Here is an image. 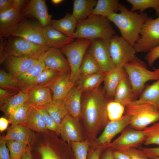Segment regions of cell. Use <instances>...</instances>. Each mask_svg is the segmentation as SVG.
Instances as JSON below:
<instances>
[{"mask_svg":"<svg viewBox=\"0 0 159 159\" xmlns=\"http://www.w3.org/2000/svg\"><path fill=\"white\" fill-rule=\"evenodd\" d=\"M145 138L143 130H128L123 132L107 148L116 150L122 148L136 147L137 146L143 143Z\"/></svg>","mask_w":159,"mask_h":159,"instance_id":"obj_15","label":"cell"},{"mask_svg":"<svg viewBox=\"0 0 159 159\" xmlns=\"http://www.w3.org/2000/svg\"><path fill=\"white\" fill-rule=\"evenodd\" d=\"M85 93L82 103V115L88 135L93 138L109 121L108 102L98 90Z\"/></svg>","mask_w":159,"mask_h":159,"instance_id":"obj_1","label":"cell"},{"mask_svg":"<svg viewBox=\"0 0 159 159\" xmlns=\"http://www.w3.org/2000/svg\"><path fill=\"white\" fill-rule=\"evenodd\" d=\"M113 150L109 148L102 155L101 159H114L112 155Z\"/></svg>","mask_w":159,"mask_h":159,"instance_id":"obj_56","label":"cell"},{"mask_svg":"<svg viewBox=\"0 0 159 159\" xmlns=\"http://www.w3.org/2000/svg\"><path fill=\"white\" fill-rule=\"evenodd\" d=\"M82 92L77 85H75L63 100L68 114L77 120L82 115L81 97Z\"/></svg>","mask_w":159,"mask_h":159,"instance_id":"obj_21","label":"cell"},{"mask_svg":"<svg viewBox=\"0 0 159 159\" xmlns=\"http://www.w3.org/2000/svg\"><path fill=\"white\" fill-rule=\"evenodd\" d=\"M28 92L21 90L4 103L0 104V110L8 117L13 110L29 100Z\"/></svg>","mask_w":159,"mask_h":159,"instance_id":"obj_35","label":"cell"},{"mask_svg":"<svg viewBox=\"0 0 159 159\" xmlns=\"http://www.w3.org/2000/svg\"><path fill=\"white\" fill-rule=\"evenodd\" d=\"M34 133L24 125L11 124L5 136L6 140H11L29 144L34 138Z\"/></svg>","mask_w":159,"mask_h":159,"instance_id":"obj_25","label":"cell"},{"mask_svg":"<svg viewBox=\"0 0 159 159\" xmlns=\"http://www.w3.org/2000/svg\"><path fill=\"white\" fill-rule=\"evenodd\" d=\"M6 145L9 151L11 159H21L30 146L27 143L14 140H6Z\"/></svg>","mask_w":159,"mask_h":159,"instance_id":"obj_38","label":"cell"},{"mask_svg":"<svg viewBox=\"0 0 159 159\" xmlns=\"http://www.w3.org/2000/svg\"><path fill=\"white\" fill-rule=\"evenodd\" d=\"M130 116L125 115L117 120L109 121L102 132L96 140V143L98 145L97 147L107 148L115 136L130 124Z\"/></svg>","mask_w":159,"mask_h":159,"instance_id":"obj_12","label":"cell"},{"mask_svg":"<svg viewBox=\"0 0 159 159\" xmlns=\"http://www.w3.org/2000/svg\"><path fill=\"white\" fill-rule=\"evenodd\" d=\"M142 130L145 136L143 142L145 145H159V120Z\"/></svg>","mask_w":159,"mask_h":159,"instance_id":"obj_40","label":"cell"},{"mask_svg":"<svg viewBox=\"0 0 159 159\" xmlns=\"http://www.w3.org/2000/svg\"><path fill=\"white\" fill-rule=\"evenodd\" d=\"M133 102L137 103H150L159 110V79L147 86L140 94L138 99Z\"/></svg>","mask_w":159,"mask_h":159,"instance_id":"obj_29","label":"cell"},{"mask_svg":"<svg viewBox=\"0 0 159 159\" xmlns=\"http://www.w3.org/2000/svg\"><path fill=\"white\" fill-rule=\"evenodd\" d=\"M9 73L12 78L24 73L34 65L38 60L25 56H8L6 59Z\"/></svg>","mask_w":159,"mask_h":159,"instance_id":"obj_18","label":"cell"},{"mask_svg":"<svg viewBox=\"0 0 159 159\" xmlns=\"http://www.w3.org/2000/svg\"><path fill=\"white\" fill-rule=\"evenodd\" d=\"M13 0H0V14L13 8Z\"/></svg>","mask_w":159,"mask_h":159,"instance_id":"obj_52","label":"cell"},{"mask_svg":"<svg viewBox=\"0 0 159 159\" xmlns=\"http://www.w3.org/2000/svg\"><path fill=\"white\" fill-rule=\"evenodd\" d=\"M33 107L28 100L12 110L8 116L9 123L25 125Z\"/></svg>","mask_w":159,"mask_h":159,"instance_id":"obj_31","label":"cell"},{"mask_svg":"<svg viewBox=\"0 0 159 159\" xmlns=\"http://www.w3.org/2000/svg\"><path fill=\"white\" fill-rule=\"evenodd\" d=\"M127 154L131 159H150L140 149L132 147L116 150Z\"/></svg>","mask_w":159,"mask_h":159,"instance_id":"obj_45","label":"cell"},{"mask_svg":"<svg viewBox=\"0 0 159 159\" xmlns=\"http://www.w3.org/2000/svg\"><path fill=\"white\" fill-rule=\"evenodd\" d=\"M60 72L46 67L44 70L31 83L27 89H30L39 87H46Z\"/></svg>","mask_w":159,"mask_h":159,"instance_id":"obj_36","label":"cell"},{"mask_svg":"<svg viewBox=\"0 0 159 159\" xmlns=\"http://www.w3.org/2000/svg\"><path fill=\"white\" fill-rule=\"evenodd\" d=\"M24 18L21 12L12 8L0 14V39L7 34Z\"/></svg>","mask_w":159,"mask_h":159,"instance_id":"obj_22","label":"cell"},{"mask_svg":"<svg viewBox=\"0 0 159 159\" xmlns=\"http://www.w3.org/2000/svg\"><path fill=\"white\" fill-rule=\"evenodd\" d=\"M38 152L40 159H65L50 146H42L39 148Z\"/></svg>","mask_w":159,"mask_h":159,"instance_id":"obj_44","label":"cell"},{"mask_svg":"<svg viewBox=\"0 0 159 159\" xmlns=\"http://www.w3.org/2000/svg\"><path fill=\"white\" fill-rule=\"evenodd\" d=\"M104 148L99 147L89 150L87 159H100L101 154Z\"/></svg>","mask_w":159,"mask_h":159,"instance_id":"obj_51","label":"cell"},{"mask_svg":"<svg viewBox=\"0 0 159 159\" xmlns=\"http://www.w3.org/2000/svg\"><path fill=\"white\" fill-rule=\"evenodd\" d=\"M26 1L25 0H13V8L21 12Z\"/></svg>","mask_w":159,"mask_h":159,"instance_id":"obj_54","label":"cell"},{"mask_svg":"<svg viewBox=\"0 0 159 159\" xmlns=\"http://www.w3.org/2000/svg\"><path fill=\"white\" fill-rule=\"evenodd\" d=\"M78 120L68 114L63 119L59 125L58 132L64 140L70 142L83 141Z\"/></svg>","mask_w":159,"mask_h":159,"instance_id":"obj_17","label":"cell"},{"mask_svg":"<svg viewBox=\"0 0 159 159\" xmlns=\"http://www.w3.org/2000/svg\"><path fill=\"white\" fill-rule=\"evenodd\" d=\"M125 107L113 100L108 102L107 111L109 121H114L120 119L125 111Z\"/></svg>","mask_w":159,"mask_h":159,"instance_id":"obj_41","label":"cell"},{"mask_svg":"<svg viewBox=\"0 0 159 159\" xmlns=\"http://www.w3.org/2000/svg\"><path fill=\"white\" fill-rule=\"evenodd\" d=\"M70 70L59 73L46 87L52 92L53 101L63 100L76 83L71 79Z\"/></svg>","mask_w":159,"mask_h":159,"instance_id":"obj_13","label":"cell"},{"mask_svg":"<svg viewBox=\"0 0 159 159\" xmlns=\"http://www.w3.org/2000/svg\"><path fill=\"white\" fill-rule=\"evenodd\" d=\"M91 43V41L87 39H77L60 49L69 65L71 79L76 84L80 77L81 62Z\"/></svg>","mask_w":159,"mask_h":159,"instance_id":"obj_7","label":"cell"},{"mask_svg":"<svg viewBox=\"0 0 159 159\" xmlns=\"http://www.w3.org/2000/svg\"><path fill=\"white\" fill-rule=\"evenodd\" d=\"M125 114L130 116V125L135 129L142 130L159 120V110L149 103L133 102L125 107Z\"/></svg>","mask_w":159,"mask_h":159,"instance_id":"obj_5","label":"cell"},{"mask_svg":"<svg viewBox=\"0 0 159 159\" xmlns=\"http://www.w3.org/2000/svg\"><path fill=\"white\" fill-rule=\"evenodd\" d=\"M75 159H87L89 142L87 140L70 142Z\"/></svg>","mask_w":159,"mask_h":159,"instance_id":"obj_42","label":"cell"},{"mask_svg":"<svg viewBox=\"0 0 159 159\" xmlns=\"http://www.w3.org/2000/svg\"><path fill=\"white\" fill-rule=\"evenodd\" d=\"M140 149L150 159L159 157V146L153 148H142Z\"/></svg>","mask_w":159,"mask_h":159,"instance_id":"obj_50","label":"cell"},{"mask_svg":"<svg viewBox=\"0 0 159 159\" xmlns=\"http://www.w3.org/2000/svg\"><path fill=\"white\" fill-rule=\"evenodd\" d=\"M159 58V45L153 49L146 54L145 59L150 66Z\"/></svg>","mask_w":159,"mask_h":159,"instance_id":"obj_48","label":"cell"},{"mask_svg":"<svg viewBox=\"0 0 159 159\" xmlns=\"http://www.w3.org/2000/svg\"><path fill=\"white\" fill-rule=\"evenodd\" d=\"M39 108L44 109L54 122L59 125L68 114L63 100L53 101L51 103Z\"/></svg>","mask_w":159,"mask_h":159,"instance_id":"obj_32","label":"cell"},{"mask_svg":"<svg viewBox=\"0 0 159 159\" xmlns=\"http://www.w3.org/2000/svg\"><path fill=\"white\" fill-rule=\"evenodd\" d=\"M25 125L31 130L36 131L44 132L47 130L42 114L39 108L34 107Z\"/></svg>","mask_w":159,"mask_h":159,"instance_id":"obj_34","label":"cell"},{"mask_svg":"<svg viewBox=\"0 0 159 159\" xmlns=\"http://www.w3.org/2000/svg\"><path fill=\"white\" fill-rule=\"evenodd\" d=\"M119 13H114L107 18L118 28L121 37L134 46L139 39L142 28L147 19V14L129 10L120 4Z\"/></svg>","mask_w":159,"mask_h":159,"instance_id":"obj_2","label":"cell"},{"mask_svg":"<svg viewBox=\"0 0 159 159\" xmlns=\"http://www.w3.org/2000/svg\"><path fill=\"white\" fill-rule=\"evenodd\" d=\"M20 37L30 42L47 47L44 37L43 28L39 23L27 21L20 22L9 32L6 37Z\"/></svg>","mask_w":159,"mask_h":159,"instance_id":"obj_10","label":"cell"},{"mask_svg":"<svg viewBox=\"0 0 159 159\" xmlns=\"http://www.w3.org/2000/svg\"><path fill=\"white\" fill-rule=\"evenodd\" d=\"M154 71L159 75V68L156 69L153 68Z\"/></svg>","mask_w":159,"mask_h":159,"instance_id":"obj_59","label":"cell"},{"mask_svg":"<svg viewBox=\"0 0 159 159\" xmlns=\"http://www.w3.org/2000/svg\"><path fill=\"white\" fill-rule=\"evenodd\" d=\"M112 155L114 159H131L127 154L119 150H113Z\"/></svg>","mask_w":159,"mask_h":159,"instance_id":"obj_53","label":"cell"},{"mask_svg":"<svg viewBox=\"0 0 159 159\" xmlns=\"http://www.w3.org/2000/svg\"><path fill=\"white\" fill-rule=\"evenodd\" d=\"M6 140L5 137L0 138V159H11L9 151L6 145Z\"/></svg>","mask_w":159,"mask_h":159,"instance_id":"obj_47","label":"cell"},{"mask_svg":"<svg viewBox=\"0 0 159 159\" xmlns=\"http://www.w3.org/2000/svg\"><path fill=\"white\" fill-rule=\"evenodd\" d=\"M126 74L123 67H116L106 73L103 81L104 90L107 97H114L120 81Z\"/></svg>","mask_w":159,"mask_h":159,"instance_id":"obj_24","label":"cell"},{"mask_svg":"<svg viewBox=\"0 0 159 159\" xmlns=\"http://www.w3.org/2000/svg\"><path fill=\"white\" fill-rule=\"evenodd\" d=\"M38 108L43 116L47 130L58 132L59 125L54 122L44 109L42 108Z\"/></svg>","mask_w":159,"mask_h":159,"instance_id":"obj_46","label":"cell"},{"mask_svg":"<svg viewBox=\"0 0 159 159\" xmlns=\"http://www.w3.org/2000/svg\"><path fill=\"white\" fill-rule=\"evenodd\" d=\"M109 39H98L92 41L88 52L95 60L101 71L105 73L116 67L110 54Z\"/></svg>","mask_w":159,"mask_h":159,"instance_id":"obj_11","label":"cell"},{"mask_svg":"<svg viewBox=\"0 0 159 159\" xmlns=\"http://www.w3.org/2000/svg\"><path fill=\"white\" fill-rule=\"evenodd\" d=\"M155 19L148 18L143 24L134 46L137 52L148 53L159 45V15Z\"/></svg>","mask_w":159,"mask_h":159,"instance_id":"obj_8","label":"cell"},{"mask_svg":"<svg viewBox=\"0 0 159 159\" xmlns=\"http://www.w3.org/2000/svg\"><path fill=\"white\" fill-rule=\"evenodd\" d=\"M123 67L136 97L144 89L146 82L159 79V75L154 71L148 69L144 62L136 56L132 61L125 64Z\"/></svg>","mask_w":159,"mask_h":159,"instance_id":"obj_6","label":"cell"},{"mask_svg":"<svg viewBox=\"0 0 159 159\" xmlns=\"http://www.w3.org/2000/svg\"><path fill=\"white\" fill-rule=\"evenodd\" d=\"M105 74L101 71L90 75L80 76L76 84L82 92H86L97 90L103 81Z\"/></svg>","mask_w":159,"mask_h":159,"instance_id":"obj_30","label":"cell"},{"mask_svg":"<svg viewBox=\"0 0 159 159\" xmlns=\"http://www.w3.org/2000/svg\"><path fill=\"white\" fill-rule=\"evenodd\" d=\"M43 32L46 44L49 48L60 49L72 43L74 39L66 36L51 25L43 28Z\"/></svg>","mask_w":159,"mask_h":159,"instance_id":"obj_19","label":"cell"},{"mask_svg":"<svg viewBox=\"0 0 159 159\" xmlns=\"http://www.w3.org/2000/svg\"><path fill=\"white\" fill-rule=\"evenodd\" d=\"M63 1L62 0H52L51 2L52 3L55 5H57L60 4Z\"/></svg>","mask_w":159,"mask_h":159,"instance_id":"obj_58","label":"cell"},{"mask_svg":"<svg viewBox=\"0 0 159 159\" xmlns=\"http://www.w3.org/2000/svg\"><path fill=\"white\" fill-rule=\"evenodd\" d=\"M49 48L20 37H9L6 41L0 62L3 63L10 56H25L39 60Z\"/></svg>","mask_w":159,"mask_h":159,"instance_id":"obj_4","label":"cell"},{"mask_svg":"<svg viewBox=\"0 0 159 159\" xmlns=\"http://www.w3.org/2000/svg\"><path fill=\"white\" fill-rule=\"evenodd\" d=\"M115 33L107 17L91 14L86 19L77 21L74 38L91 42L98 39L108 40Z\"/></svg>","mask_w":159,"mask_h":159,"instance_id":"obj_3","label":"cell"},{"mask_svg":"<svg viewBox=\"0 0 159 159\" xmlns=\"http://www.w3.org/2000/svg\"><path fill=\"white\" fill-rule=\"evenodd\" d=\"M101 71L98 64L93 57L89 53H86L80 67L79 77Z\"/></svg>","mask_w":159,"mask_h":159,"instance_id":"obj_37","label":"cell"},{"mask_svg":"<svg viewBox=\"0 0 159 159\" xmlns=\"http://www.w3.org/2000/svg\"><path fill=\"white\" fill-rule=\"evenodd\" d=\"M0 88L19 92L20 90L17 87L9 73L2 69L0 70Z\"/></svg>","mask_w":159,"mask_h":159,"instance_id":"obj_43","label":"cell"},{"mask_svg":"<svg viewBox=\"0 0 159 159\" xmlns=\"http://www.w3.org/2000/svg\"><path fill=\"white\" fill-rule=\"evenodd\" d=\"M31 150V148L29 146L23 155L21 159H33Z\"/></svg>","mask_w":159,"mask_h":159,"instance_id":"obj_57","label":"cell"},{"mask_svg":"<svg viewBox=\"0 0 159 159\" xmlns=\"http://www.w3.org/2000/svg\"><path fill=\"white\" fill-rule=\"evenodd\" d=\"M97 1L96 0H73L72 15L77 21L86 19L92 14Z\"/></svg>","mask_w":159,"mask_h":159,"instance_id":"obj_28","label":"cell"},{"mask_svg":"<svg viewBox=\"0 0 159 159\" xmlns=\"http://www.w3.org/2000/svg\"><path fill=\"white\" fill-rule=\"evenodd\" d=\"M46 67L43 62L39 59L30 68L23 74L12 79L20 90L26 92L28 86Z\"/></svg>","mask_w":159,"mask_h":159,"instance_id":"obj_20","label":"cell"},{"mask_svg":"<svg viewBox=\"0 0 159 159\" xmlns=\"http://www.w3.org/2000/svg\"><path fill=\"white\" fill-rule=\"evenodd\" d=\"M120 4L118 0H98L92 14L107 18L119 11Z\"/></svg>","mask_w":159,"mask_h":159,"instance_id":"obj_33","label":"cell"},{"mask_svg":"<svg viewBox=\"0 0 159 159\" xmlns=\"http://www.w3.org/2000/svg\"><path fill=\"white\" fill-rule=\"evenodd\" d=\"M150 159H159V157H157V158H152V159H150Z\"/></svg>","mask_w":159,"mask_h":159,"instance_id":"obj_60","label":"cell"},{"mask_svg":"<svg viewBox=\"0 0 159 159\" xmlns=\"http://www.w3.org/2000/svg\"><path fill=\"white\" fill-rule=\"evenodd\" d=\"M77 21L72 14L67 13L59 19H52L50 25L66 36L74 39Z\"/></svg>","mask_w":159,"mask_h":159,"instance_id":"obj_27","label":"cell"},{"mask_svg":"<svg viewBox=\"0 0 159 159\" xmlns=\"http://www.w3.org/2000/svg\"><path fill=\"white\" fill-rule=\"evenodd\" d=\"M131 83L126 74L120 81L116 90L114 100L124 107L136 100Z\"/></svg>","mask_w":159,"mask_h":159,"instance_id":"obj_23","label":"cell"},{"mask_svg":"<svg viewBox=\"0 0 159 159\" xmlns=\"http://www.w3.org/2000/svg\"><path fill=\"white\" fill-rule=\"evenodd\" d=\"M109 48L112 59L116 67H123L133 60L137 52L132 45L121 36H112L109 40Z\"/></svg>","mask_w":159,"mask_h":159,"instance_id":"obj_9","label":"cell"},{"mask_svg":"<svg viewBox=\"0 0 159 159\" xmlns=\"http://www.w3.org/2000/svg\"><path fill=\"white\" fill-rule=\"evenodd\" d=\"M28 92V100L35 107H42L53 101L50 90L48 87H36L30 89Z\"/></svg>","mask_w":159,"mask_h":159,"instance_id":"obj_26","label":"cell"},{"mask_svg":"<svg viewBox=\"0 0 159 159\" xmlns=\"http://www.w3.org/2000/svg\"><path fill=\"white\" fill-rule=\"evenodd\" d=\"M62 53L60 49L49 48L39 59L43 62L46 67L59 72L70 70L68 61Z\"/></svg>","mask_w":159,"mask_h":159,"instance_id":"obj_16","label":"cell"},{"mask_svg":"<svg viewBox=\"0 0 159 159\" xmlns=\"http://www.w3.org/2000/svg\"><path fill=\"white\" fill-rule=\"evenodd\" d=\"M21 13L24 18L31 16L36 18L43 28L50 25L52 16L48 13L45 0L30 1Z\"/></svg>","mask_w":159,"mask_h":159,"instance_id":"obj_14","label":"cell"},{"mask_svg":"<svg viewBox=\"0 0 159 159\" xmlns=\"http://www.w3.org/2000/svg\"><path fill=\"white\" fill-rule=\"evenodd\" d=\"M9 123L8 120L4 117L0 118V131L1 132L6 130L7 128Z\"/></svg>","mask_w":159,"mask_h":159,"instance_id":"obj_55","label":"cell"},{"mask_svg":"<svg viewBox=\"0 0 159 159\" xmlns=\"http://www.w3.org/2000/svg\"><path fill=\"white\" fill-rule=\"evenodd\" d=\"M132 5L131 11L134 12L139 10L141 13L147 9L153 8L156 14L159 15V0H127Z\"/></svg>","mask_w":159,"mask_h":159,"instance_id":"obj_39","label":"cell"},{"mask_svg":"<svg viewBox=\"0 0 159 159\" xmlns=\"http://www.w3.org/2000/svg\"><path fill=\"white\" fill-rule=\"evenodd\" d=\"M19 92L0 88V103L1 104Z\"/></svg>","mask_w":159,"mask_h":159,"instance_id":"obj_49","label":"cell"}]
</instances>
